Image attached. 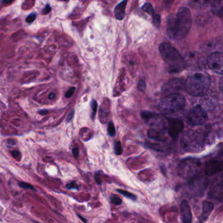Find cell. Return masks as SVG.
<instances>
[{
  "mask_svg": "<svg viewBox=\"0 0 223 223\" xmlns=\"http://www.w3.org/2000/svg\"><path fill=\"white\" fill-rule=\"evenodd\" d=\"M192 15L186 7L179 8L176 17L170 20L167 29V36L173 41H181L189 34L192 26Z\"/></svg>",
  "mask_w": 223,
  "mask_h": 223,
  "instance_id": "6da1fadb",
  "label": "cell"
},
{
  "mask_svg": "<svg viewBox=\"0 0 223 223\" xmlns=\"http://www.w3.org/2000/svg\"><path fill=\"white\" fill-rule=\"evenodd\" d=\"M159 51L171 73H178L186 67L185 58L170 43H162L159 46Z\"/></svg>",
  "mask_w": 223,
  "mask_h": 223,
  "instance_id": "7a4b0ae2",
  "label": "cell"
},
{
  "mask_svg": "<svg viewBox=\"0 0 223 223\" xmlns=\"http://www.w3.org/2000/svg\"><path fill=\"white\" fill-rule=\"evenodd\" d=\"M211 84L210 76L204 72H197L188 77L185 88L188 94L192 96H201L206 94Z\"/></svg>",
  "mask_w": 223,
  "mask_h": 223,
  "instance_id": "3957f363",
  "label": "cell"
},
{
  "mask_svg": "<svg viewBox=\"0 0 223 223\" xmlns=\"http://www.w3.org/2000/svg\"><path fill=\"white\" fill-rule=\"evenodd\" d=\"M182 148L189 152L196 153L204 150L206 145L204 136L195 130H188L181 137Z\"/></svg>",
  "mask_w": 223,
  "mask_h": 223,
  "instance_id": "277c9868",
  "label": "cell"
},
{
  "mask_svg": "<svg viewBox=\"0 0 223 223\" xmlns=\"http://www.w3.org/2000/svg\"><path fill=\"white\" fill-rule=\"evenodd\" d=\"M186 100L183 94L173 93L168 94L160 101L158 108L161 113L170 115L182 110L185 106Z\"/></svg>",
  "mask_w": 223,
  "mask_h": 223,
  "instance_id": "5b68a950",
  "label": "cell"
},
{
  "mask_svg": "<svg viewBox=\"0 0 223 223\" xmlns=\"http://www.w3.org/2000/svg\"><path fill=\"white\" fill-rule=\"evenodd\" d=\"M201 163L196 158H189L183 160L179 165L178 174L185 179H192L199 176Z\"/></svg>",
  "mask_w": 223,
  "mask_h": 223,
  "instance_id": "8992f818",
  "label": "cell"
},
{
  "mask_svg": "<svg viewBox=\"0 0 223 223\" xmlns=\"http://www.w3.org/2000/svg\"><path fill=\"white\" fill-rule=\"evenodd\" d=\"M206 111L200 105L194 107L188 115V121L192 126H200L207 120Z\"/></svg>",
  "mask_w": 223,
  "mask_h": 223,
  "instance_id": "52a82bcc",
  "label": "cell"
},
{
  "mask_svg": "<svg viewBox=\"0 0 223 223\" xmlns=\"http://www.w3.org/2000/svg\"><path fill=\"white\" fill-rule=\"evenodd\" d=\"M207 64L211 70L215 73L222 75L223 73V55L221 52L211 53L207 58Z\"/></svg>",
  "mask_w": 223,
  "mask_h": 223,
  "instance_id": "ba28073f",
  "label": "cell"
},
{
  "mask_svg": "<svg viewBox=\"0 0 223 223\" xmlns=\"http://www.w3.org/2000/svg\"><path fill=\"white\" fill-rule=\"evenodd\" d=\"M207 185V180L205 177H200L199 176L190 179L189 185L190 192L195 196L203 194Z\"/></svg>",
  "mask_w": 223,
  "mask_h": 223,
  "instance_id": "9c48e42d",
  "label": "cell"
},
{
  "mask_svg": "<svg viewBox=\"0 0 223 223\" xmlns=\"http://www.w3.org/2000/svg\"><path fill=\"white\" fill-rule=\"evenodd\" d=\"M168 133L173 139H176L178 137L179 135L184 128L183 122L179 118H168Z\"/></svg>",
  "mask_w": 223,
  "mask_h": 223,
  "instance_id": "30bf717a",
  "label": "cell"
},
{
  "mask_svg": "<svg viewBox=\"0 0 223 223\" xmlns=\"http://www.w3.org/2000/svg\"><path fill=\"white\" fill-rule=\"evenodd\" d=\"M141 116L144 121L149 124L152 128L163 126V120L158 115L152 113L148 111H143L141 112Z\"/></svg>",
  "mask_w": 223,
  "mask_h": 223,
  "instance_id": "8fae6325",
  "label": "cell"
},
{
  "mask_svg": "<svg viewBox=\"0 0 223 223\" xmlns=\"http://www.w3.org/2000/svg\"><path fill=\"white\" fill-rule=\"evenodd\" d=\"M185 87L184 82L181 79H173L168 81L166 84L164 85L163 87V92L164 93L173 94V93H178L177 92L179 90H182V88Z\"/></svg>",
  "mask_w": 223,
  "mask_h": 223,
  "instance_id": "7c38bea8",
  "label": "cell"
},
{
  "mask_svg": "<svg viewBox=\"0 0 223 223\" xmlns=\"http://www.w3.org/2000/svg\"><path fill=\"white\" fill-rule=\"evenodd\" d=\"M223 164L220 160H211L206 162L205 173L207 176H213L222 170Z\"/></svg>",
  "mask_w": 223,
  "mask_h": 223,
  "instance_id": "4fadbf2b",
  "label": "cell"
},
{
  "mask_svg": "<svg viewBox=\"0 0 223 223\" xmlns=\"http://www.w3.org/2000/svg\"><path fill=\"white\" fill-rule=\"evenodd\" d=\"M181 217L183 222L190 223L192 221V215L189 204L186 200H183L180 204Z\"/></svg>",
  "mask_w": 223,
  "mask_h": 223,
  "instance_id": "5bb4252c",
  "label": "cell"
},
{
  "mask_svg": "<svg viewBox=\"0 0 223 223\" xmlns=\"http://www.w3.org/2000/svg\"><path fill=\"white\" fill-rule=\"evenodd\" d=\"M214 206L211 202L204 201L202 204V213L200 219L202 221H206L210 217L212 211L213 210Z\"/></svg>",
  "mask_w": 223,
  "mask_h": 223,
  "instance_id": "9a60e30c",
  "label": "cell"
},
{
  "mask_svg": "<svg viewBox=\"0 0 223 223\" xmlns=\"http://www.w3.org/2000/svg\"><path fill=\"white\" fill-rule=\"evenodd\" d=\"M128 0H123L122 2L118 4L115 8V16L118 20H122L125 17V9L126 7Z\"/></svg>",
  "mask_w": 223,
  "mask_h": 223,
  "instance_id": "2e32d148",
  "label": "cell"
},
{
  "mask_svg": "<svg viewBox=\"0 0 223 223\" xmlns=\"http://www.w3.org/2000/svg\"><path fill=\"white\" fill-rule=\"evenodd\" d=\"M211 11L219 17H223V0H213L211 3Z\"/></svg>",
  "mask_w": 223,
  "mask_h": 223,
  "instance_id": "e0dca14e",
  "label": "cell"
},
{
  "mask_svg": "<svg viewBox=\"0 0 223 223\" xmlns=\"http://www.w3.org/2000/svg\"><path fill=\"white\" fill-rule=\"evenodd\" d=\"M109 105V103H105L104 102L102 103V105L101 106V109H100V119H107V117L109 116V107L108 106Z\"/></svg>",
  "mask_w": 223,
  "mask_h": 223,
  "instance_id": "ac0fdd59",
  "label": "cell"
},
{
  "mask_svg": "<svg viewBox=\"0 0 223 223\" xmlns=\"http://www.w3.org/2000/svg\"><path fill=\"white\" fill-rule=\"evenodd\" d=\"M191 2L194 5H196L197 7L203 8L208 5L210 3L211 0H191Z\"/></svg>",
  "mask_w": 223,
  "mask_h": 223,
  "instance_id": "d6986e66",
  "label": "cell"
},
{
  "mask_svg": "<svg viewBox=\"0 0 223 223\" xmlns=\"http://www.w3.org/2000/svg\"><path fill=\"white\" fill-rule=\"evenodd\" d=\"M142 9L144 11H145L146 12H147L150 15H155V9H154V8H153L152 5L149 3H146L142 7Z\"/></svg>",
  "mask_w": 223,
  "mask_h": 223,
  "instance_id": "ffe728a7",
  "label": "cell"
},
{
  "mask_svg": "<svg viewBox=\"0 0 223 223\" xmlns=\"http://www.w3.org/2000/svg\"><path fill=\"white\" fill-rule=\"evenodd\" d=\"M117 191L119 192L120 194H121L123 196H124L125 197H126L131 200H136L137 197L135 196L134 194H132L130 192H128L126 191H124V190H121V189H118Z\"/></svg>",
  "mask_w": 223,
  "mask_h": 223,
  "instance_id": "44dd1931",
  "label": "cell"
},
{
  "mask_svg": "<svg viewBox=\"0 0 223 223\" xmlns=\"http://www.w3.org/2000/svg\"><path fill=\"white\" fill-rule=\"evenodd\" d=\"M107 134L109 136L113 137L116 134V130L115 128V125L112 121H111L108 124L107 126Z\"/></svg>",
  "mask_w": 223,
  "mask_h": 223,
  "instance_id": "7402d4cb",
  "label": "cell"
},
{
  "mask_svg": "<svg viewBox=\"0 0 223 223\" xmlns=\"http://www.w3.org/2000/svg\"><path fill=\"white\" fill-rule=\"evenodd\" d=\"M114 151L115 153L117 155H120L122 153V147L120 141H116L114 145Z\"/></svg>",
  "mask_w": 223,
  "mask_h": 223,
  "instance_id": "603a6c76",
  "label": "cell"
},
{
  "mask_svg": "<svg viewBox=\"0 0 223 223\" xmlns=\"http://www.w3.org/2000/svg\"><path fill=\"white\" fill-rule=\"evenodd\" d=\"M153 24H154L156 28H159L160 24H161V18H160V16L158 14L154 15V18H153Z\"/></svg>",
  "mask_w": 223,
  "mask_h": 223,
  "instance_id": "cb8c5ba5",
  "label": "cell"
},
{
  "mask_svg": "<svg viewBox=\"0 0 223 223\" xmlns=\"http://www.w3.org/2000/svg\"><path fill=\"white\" fill-rule=\"evenodd\" d=\"M146 87H147V85H146V82L143 80H139L138 82V85L137 88L138 90L140 92H145V90H146Z\"/></svg>",
  "mask_w": 223,
  "mask_h": 223,
  "instance_id": "d4e9b609",
  "label": "cell"
},
{
  "mask_svg": "<svg viewBox=\"0 0 223 223\" xmlns=\"http://www.w3.org/2000/svg\"><path fill=\"white\" fill-rule=\"evenodd\" d=\"M111 201L112 202L113 204H114L115 205H116V206L121 205L122 204L121 198L118 197L117 196H115V195H113V196L111 197Z\"/></svg>",
  "mask_w": 223,
  "mask_h": 223,
  "instance_id": "484cf974",
  "label": "cell"
},
{
  "mask_svg": "<svg viewBox=\"0 0 223 223\" xmlns=\"http://www.w3.org/2000/svg\"><path fill=\"white\" fill-rule=\"evenodd\" d=\"M146 147H147L150 149H152L155 151H162L161 147H159V145L157 144H152V143H146L145 144Z\"/></svg>",
  "mask_w": 223,
  "mask_h": 223,
  "instance_id": "4316f807",
  "label": "cell"
},
{
  "mask_svg": "<svg viewBox=\"0 0 223 223\" xmlns=\"http://www.w3.org/2000/svg\"><path fill=\"white\" fill-rule=\"evenodd\" d=\"M97 109V103L96 101L94 100L92 101V118H94V116H96Z\"/></svg>",
  "mask_w": 223,
  "mask_h": 223,
  "instance_id": "83f0119b",
  "label": "cell"
},
{
  "mask_svg": "<svg viewBox=\"0 0 223 223\" xmlns=\"http://www.w3.org/2000/svg\"><path fill=\"white\" fill-rule=\"evenodd\" d=\"M36 15L35 13H32V14H30V15L26 18V21L27 23H32L35 20H36Z\"/></svg>",
  "mask_w": 223,
  "mask_h": 223,
  "instance_id": "f1b7e54d",
  "label": "cell"
},
{
  "mask_svg": "<svg viewBox=\"0 0 223 223\" xmlns=\"http://www.w3.org/2000/svg\"><path fill=\"white\" fill-rule=\"evenodd\" d=\"M75 87H72L71 88H69L68 90H67V92H66V96L67 97H70L75 92Z\"/></svg>",
  "mask_w": 223,
  "mask_h": 223,
  "instance_id": "f546056e",
  "label": "cell"
},
{
  "mask_svg": "<svg viewBox=\"0 0 223 223\" xmlns=\"http://www.w3.org/2000/svg\"><path fill=\"white\" fill-rule=\"evenodd\" d=\"M19 185L21 186L22 188H24V189H33V186L29 185V184H27V183H19Z\"/></svg>",
  "mask_w": 223,
  "mask_h": 223,
  "instance_id": "4dcf8cb0",
  "label": "cell"
},
{
  "mask_svg": "<svg viewBox=\"0 0 223 223\" xmlns=\"http://www.w3.org/2000/svg\"><path fill=\"white\" fill-rule=\"evenodd\" d=\"M67 189H78L77 185L75 182H73V183L68 184L67 185Z\"/></svg>",
  "mask_w": 223,
  "mask_h": 223,
  "instance_id": "1f68e13d",
  "label": "cell"
},
{
  "mask_svg": "<svg viewBox=\"0 0 223 223\" xmlns=\"http://www.w3.org/2000/svg\"><path fill=\"white\" fill-rule=\"evenodd\" d=\"M51 10V7H50L49 5H47L45 6V7L44 8V9L42 11V13L43 14V15H47V14H48V12H49Z\"/></svg>",
  "mask_w": 223,
  "mask_h": 223,
  "instance_id": "d6a6232c",
  "label": "cell"
},
{
  "mask_svg": "<svg viewBox=\"0 0 223 223\" xmlns=\"http://www.w3.org/2000/svg\"><path fill=\"white\" fill-rule=\"evenodd\" d=\"M95 179L96 183L98 185H101L102 184V179L100 178V176L98 175V174H96L95 176Z\"/></svg>",
  "mask_w": 223,
  "mask_h": 223,
  "instance_id": "836d02e7",
  "label": "cell"
},
{
  "mask_svg": "<svg viewBox=\"0 0 223 223\" xmlns=\"http://www.w3.org/2000/svg\"><path fill=\"white\" fill-rule=\"evenodd\" d=\"M79 150L77 148H74L73 149V154L75 158H77V156L79 155Z\"/></svg>",
  "mask_w": 223,
  "mask_h": 223,
  "instance_id": "e575fe53",
  "label": "cell"
},
{
  "mask_svg": "<svg viewBox=\"0 0 223 223\" xmlns=\"http://www.w3.org/2000/svg\"><path fill=\"white\" fill-rule=\"evenodd\" d=\"M73 115H74V111H73L72 113H71V114L69 115V116H68L67 121H70L72 119V118H73Z\"/></svg>",
  "mask_w": 223,
  "mask_h": 223,
  "instance_id": "d590c367",
  "label": "cell"
},
{
  "mask_svg": "<svg viewBox=\"0 0 223 223\" xmlns=\"http://www.w3.org/2000/svg\"><path fill=\"white\" fill-rule=\"evenodd\" d=\"M220 89H221V91L222 92V78H221V81H220Z\"/></svg>",
  "mask_w": 223,
  "mask_h": 223,
  "instance_id": "8d00e7d4",
  "label": "cell"
},
{
  "mask_svg": "<svg viewBox=\"0 0 223 223\" xmlns=\"http://www.w3.org/2000/svg\"><path fill=\"white\" fill-rule=\"evenodd\" d=\"M12 1H13V0H3V2L4 3H11Z\"/></svg>",
  "mask_w": 223,
  "mask_h": 223,
  "instance_id": "74e56055",
  "label": "cell"
},
{
  "mask_svg": "<svg viewBox=\"0 0 223 223\" xmlns=\"http://www.w3.org/2000/svg\"><path fill=\"white\" fill-rule=\"evenodd\" d=\"M54 94L53 93H51V94H50V95H49V99L52 100V99L54 98Z\"/></svg>",
  "mask_w": 223,
  "mask_h": 223,
  "instance_id": "f35d334b",
  "label": "cell"
},
{
  "mask_svg": "<svg viewBox=\"0 0 223 223\" xmlns=\"http://www.w3.org/2000/svg\"><path fill=\"white\" fill-rule=\"evenodd\" d=\"M79 217H80V219L83 221V222H87V220L86 219H83V217H81V216H80V215H79Z\"/></svg>",
  "mask_w": 223,
  "mask_h": 223,
  "instance_id": "ab89813d",
  "label": "cell"
},
{
  "mask_svg": "<svg viewBox=\"0 0 223 223\" xmlns=\"http://www.w3.org/2000/svg\"><path fill=\"white\" fill-rule=\"evenodd\" d=\"M60 1H65V2H67L68 0H60Z\"/></svg>",
  "mask_w": 223,
  "mask_h": 223,
  "instance_id": "60d3db41",
  "label": "cell"
}]
</instances>
